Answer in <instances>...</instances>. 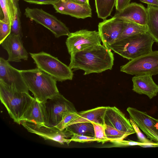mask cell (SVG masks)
<instances>
[{"instance_id":"cell-13","label":"cell","mask_w":158,"mask_h":158,"mask_svg":"<svg viewBox=\"0 0 158 158\" xmlns=\"http://www.w3.org/2000/svg\"><path fill=\"white\" fill-rule=\"evenodd\" d=\"M130 118L150 140L158 143V132L155 127V118L146 112L128 107L127 109Z\"/></svg>"},{"instance_id":"cell-31","label":"cell","mask_w":158,"mask_h":158,"mask_svg":"<svg viewBox=\"0 0 158 158\" xmlns=\"http://www.w3.org/2000/svg\"><path fill=\"white\" fill-rule=\"evenodd\" d=\"M114 147H122L134 146H139L142 147L149 146L147 144L139 142H135L132 140H125L124 139L115 140L111 142Z\"/></svg>"},{"instance_id":"cell-11","label":"cell","mask_w":158,"mask_h":158,"mask_svg":"<svg viewBox=\"0 0 158 158\" xmlns=\"http://www.w3.org/2000/svg\"><path fill=\"white\" fill-rule=\"evenodd\" d=\"M20 124L31 133L42 137L45 140H51L61 144L66 143L69 145L71 141L64 130L61 131L55 127L40 125L21 121Z\"/></svg>"},{"instance_id":"cell-14","label":"cell","mask_w":158,"mask_h":158,"mask_svg":"<svg viewBox=\"0 0 158 158\" xmlns=\"http://www.w3.org/2000/svg\"><path fill=\"white\" fill-rule=\"evenodd\" d=\"M22 37L13 33H10L0 44L8 54L7 61L19 62L21 60H27L28 55L24 47Z\"/></svg>"},{"instance_id":"cell-7","label":"cell","mask_w":158,"mask_h":158,"mask_svg":"<svg viewBox=\"0 0 158 158\" xmlns=\"http://www.w3.org/2000/svg\"><path fill=\"white\" fill-rule=\"evenodd\" d=\"M120 71L135 76L158 74V50L131 60L120 67Z\"/></svg>"},{"instance_id":"cell-8","label":"cell","mask_w":158,"mask_h":158,"mask_svg":"<svg viewBox=\"0 0 158 158\" xmlns=\"http://www.w3.org/2000/svg\"><path fill=\"white\" fill-rule=\"evenodd\" d=\"M24 15L36 23L49 30L56 38L70 34L69 29L66 25L56 17L41 9L27 7Z\"/></svg>"},{"instance_id":"cell-33","label":"cell","mask_w":158,"mask_h":158,"mask_svg":"<svg viewBox=\"0 0 158 158\" xmlns=\"http://www.w3.org/2000/svg\"><path fill=\"white\" fill-rule=\"evenodd\" d=\"M71 140L72 141L84 143L96 141L94 137L73 134L71 137Z\"/></svg>"},{"instance_id":"cell-12","label":"cell","mask_w":158,"mask_h":158,"mask_svg":"<svg viewBox=\"0 0 158 158\" xmlns=\"http://www.w3.org/2000/svg\"><path fill=\"white\" fill-rule=\"evenodd\" d=\"M124 27V21L114 16L99 23L98 32L103 45L109 49L110 46L117 41Z\"/></svg>"},{"instance_id":"cell-2","label":"cell","mask_w":158,"mask_h":158,"mask_svg":"<svg viewBox=\"0 0 158 158\" xmlns=\"http://www.w3.org/2000/svg\"><path fill=\"white\" fill-rule=\"evenodd\" d=\"M20 71L29 90L39 101L42 102L59 93L57 80L37 68Z\"/></svg>"},{"instance_id":"cell-16","label":"cell","mask_w":158,"mask_h":158,"mask_svg":"<svg viewBox=\"0 0 158 158\" xmlns=\"http://www.w3.org/2000/svg\"><path fill=\"white\" fill-rule=\"evenodd\" d=\"M104 119L106 125L130 135L135 133L129 119L115 106H107Z\"/></svg>"},{"instance_id":"cell-21","label":"cell","mask_w":158,"mask_h":158,"mask_svg":"<svg viewBox=\"0 0 158 158\" xmlns=\"http://www.w3.org/2000/svg\"><path fill=\"white\" fill-rule=\"evenodd\" d=\"M146 8L148 32L158 44V6L148 5Z\"/></svg>"},{"instance_id":"cell-28","label":"cell","mask_w":158,"mask_h":158,"mask_svg":"<svg viewBox=\"0 0 158 158\" xmlns=\"http://www.w3.org/2000/svg\"><path fill=\"white\" fill-rule=\"evenodd\" d=\"M21 13L18 6L15 11L11 24V33L19 35L22 38L23 35L20 22Z\"/></svg>"},{"instance_id":"cell-38","label":"cell","mask_w":158,"mask_h":158,"mask_svg":"<svg viewBox=\"0 0 158 158\" xmlns=\"http://www.w3.org/2000/svg\"><path fill=\"white\" fill-rule=\"evenodd\" d=\"M155 127L158 132V119L155 118Z\"/></svg>"},{"instance_id":"cell-20","label":"cell","mask_w":158,"mask_h":158,"mask_svg":"<svg viewBox=\"0 0 158 158\" xmlns=\"http://www.w3.org/2000/svg\"><path fill=\"white\" fill-rule=\"evenodd\" d=\"M21 121L38 124L45 125L41 102L34 98L31 105L23 115Z\"/></svg>"},{"instance_id":"cell-32","label":"cell","mask_w":158,"mask_h":158,"mask_svg":"<svg viewBox=\"0 0 158 158\" xmlns=\"http://www.w3.org/2000/svg\"><path fill=\"white\" fill-rule=\"evenodd\" d=\"M11 24L0 20V44L10 34Z\"/></svg>"},{"instance_id":"cell-15","label":"cell","mask_w":158,"mask_h":158,"mask_svg":"<svg viewBox=\"0 0 158 158\" xmlns=\"http://www.w3.org/2000/svg\"><path fill=\"white\" fill-rule=\"evenodd\" d=\"M52 5L57 12L62 14L77 19L92 17V9L89 4H79L71 0H60Z\"/></svg>"},{"instance_id":"cell-17","label":"cell","mask_w":158,"mask_h":158,"mask_svg":"<svg viewBox=\"0 0 158 158\" xmlns=\"http://www.w3.org/2000/svg\"><path fill=\"white\" fill-rule=\"evenodd\" d=\"M114 16L124 21L144 26L147 25V8L141 4L135 2L130 3L121 10L117 11Z\"/></svg>"},{"instance_id":"cell-26","label":"cell","mask_w":158,"mask_h":158,"mask_svg":"<svg viewBox=\"0 0 158 158\" xmlns=\"http://www.w3.org/2000/svg\"><path fill=\"white\" fill-rule=\"evenodd\" d=\"M105 132L108 142L124 139L130 135L129 134L120 131L105 124Z\"/></svg>"},{"instance_id":"cell-27","label":"cell","mask_w":158,"mask_h":158,"mask_svg":"<svg viewBox=\"0 0 158 158\" xmlns=\"http://www.w3.org/2000/svg\"><path fill=\"white\" fill-rule=\"evenodd\" d=\"M94 129L95 138L97 142L104 144L108 142L105 132V124L92 122Z\"/></svg>"},{"instance_id":"cell-6","label":"cell","mask_w":158,"mask_h":158,"mask_svg":"<svg viewBox=\"0 0 158 158\" xmlns=\"http://www.w3.org/2000/svg\"><path fill=\"white\" fill-rule=\"evenodd\" d=\"M41 102L47 126L55 127L68 113L77 112L73 104L60 93Z\"/></svg>"},{"instance_id":"cell-10","label":"cell","mask_w":158,"mask_h":158,"mask_svg":"<svg viewBox=\"0 0 158 158\" xmlns=\"http://www.w3.org/2000/svg\"><path fill=\"white\" fill-rule=\"evenodd\" d=\"M0 81L18 91L29 93L20 70L13 67L2 57L0 58Z\"/></svg>"},{"instance_id":"cell-30","label":"cell","mask_w":158,"mask_h":158,"mask_svg":"<svg viewBox=\"0 0 158 158\" xmlns=\"http://www.w3.org/2000/svg\"><path fill=\"white\" fill-rule=\"evenodd\" d=\"M78 116L77 112L69 113L66 114L60 122L55 127L60 130L63 131L73 120L77 118Z\"/></svg>"},{"instance_id":"cell-5","label":"cell","mask_w":158,"mask_h":158,"mask_svg":"<svg viewBox=\"0 0 158 158\" xmlns=\"http://www.w3.org/2000/svg\"><path fill=\"white\" fill-rule=\"evenodd\" d=\"M37 68L55 78L63 82L72 80L73 73L69 66L55 57L44 52L30 53Z\"/></svg>"},{"instance_id":"cell-35","label":"cell","mask_w":158,"mask_h":158,"mask_svg":"<svg viewBox=\"0 0 158 158\" xmlns=\"http://www.w3.org/2000/svg\"><path fill=\"white\" fill-rule=\"evenodd\" d=\"M131 0H116L115 6L117 11L121 10L129 4Z\"/></svg>"},{"instance_id":"cell-3","label":"cell","mask_w":158,"mask_h":158,"mask_svg":"<svg viewBox=\"0 0 158 158\" xmlns=\"http://www.w3.org/2000/svg\"><path fill=\"white\" fill-rule=\"evenodd\" d=\"M154 42L152 36L147 32L117 41L109 49L122 57L131 60L152 52Z\"/></svg>"},{"instance_id":"cell-24","label":"cell","mask_w":158,"mask_h":158,"mask_svg":"<svg viewBox=\"0 0 158 158\" xmlns=\"http://www.w3.org/2000/svg\"><path fill=\"white\" fill-rule=\"evenodd\" d=\"M124 21V28L116 41L133 35L148 32L147 26L142 25L130 22Z\"/></svg>"},{"instance_id":"cell-29","label":"cell","mask_w":158,"mask_h":158,"mask_svg":"<svg viewBox=\"0 0 158 158\" xmlns=\"http://www.w3.org/2000/svg\"><path fill=\"white\" fill-rule=\"evenodd\" d=\"M129 120L135 130V133H136L138 142L146 144L150 147H158V143L153 142L152 140H149L148 138H147L145 137L142 133L136 124L131 118H130Z\"/></svg>"},{"instance_id":"cell-9","label":"cell","mask_w":158,"mask_h":158,"mask_svg":"<svg viewBox=\"0 0 158 158\" xmlns=\"http://www.w3.org/2000/svg\"><path fill=\"white\" fill-rule=\"evenodd\" d=\"M66 45L69 54L101 44L98 31L82 29L70 33L68 36Z\"/></svg>"},{"instance_id":"cell-4","label":"cell","mask_w":158,"mask_h":158,"mask_svg":"<svg viewBox=\"0 0 158 158\" xmlns=\"http://www.w3.org/2000/svg\"><path fill=\"white\" fill-rule=\"evenodd\" d=\"M0 99L11 118L20 124L34 98L29 93L18 91L0 81Z\"/></svg>"},{"instance_id":"cell-34","label":"cell","mask_w":158,"mask_h":158,"mask_svg":"<svg viewBox=\"0 0 158 158\" xmlns=\"http://www.w3.org/2000/svg\"><path fill=\"white\" fill-rule=\"evenodd\" d=\"M27 2L40 5H52L60 0H23Z\"/></svg>"},{"instance_id":"cell-18","label":"cell","mask_w":158,"mask_h":158,"mask_svg":"<svg viewBox=\"0 0 158 158\" xmlns=\"http://www.w3.org/2000/svg\"><path fill=\"white\" fill-rule=\"evenodd\" d=\"M150 74L136 75L132 79L133 91L139 94L147 96L150 99L158 93V85L154 81Z\"/></svg>"},{"instance_id":"cell-37","label":"cell","mask_w":158,"mask_h":158,"mask_svg":"<svg viewBox=\"0 0 158 158\" xmlns=\"http://www.w3.org/2000/svg\"><path fill=\"white\" fill-rule=\"evenodd\" d=\"M78 4H89V0H71Z\"/></svg>"},{"instance_id":"cell-22","label":"cell","mask_w":158,"mask_h":158,"mask_svg":"<svg viewBox=\"0 0 158 158\" xmlns=\"http://www.w3.org/2000/svg\"><path fill=\"white\" fill-rule=\"evenodd\" d=\"M69 137L73 134L94 137V132L93 125L91 122H81L71 124L64 129Z\"/></svg>"},{"instance_id":"cell-1","label":"cell","mask_w":158,"mask_h":158,"mask_svg":"<svg viewBox=\"0 0 158 158\" xmlns=\"http://www.w3.org/2000/svg\"><path fill=\"white\" fill-rule=\"evenodd\" d=\"M111 50L100 44L74 52L70 54L69 66L83 70L84 75L111 70L114 59Z\"/></svg>"},{"instance_id":"cell-36","label":"cell","mask_w":158,"mask_h":158,"mask_svg":"<svg viewBox=\"0 0 158 158\" xmlns=\"http://www.w3.org/2000/svg\"><path fill=\"white\" fill-rule=\"evenodd\" d=\"M148 5L158 6V0H139Z\"/></svg>"},{"instance_id":"cell-23","label":"cell","mask_w":158,"mask_h":158,"mask_svg":"<svg viewBox=\"0 0 158 158\" xmlns=\"http://www.w3.org/2000/svg\"><path fill=\"white\" fill-rule=\"evenodd\" d=\"M18 0H0L1 16L0 20L11 24L16 9L19 6Z\"/></svg>"},{"instance_id":"cell-25","label":"cell","mask_w":158,"mask_h":158,"mask_svg":"<svg viewBox=\"0 0 158 158\" xmlns=\"http://www.w3.org/2000/svg\"><path fill=\"white\" fill-rule=\"evenodd\" d=\"M116 0H95L98 17L104 20L110 16L115 6Z\"/></svg>"},{"instance_id":"cell-19","label":"cell","mask_w":158,"mask_h":158,"mask_svg":"<svg viewBox=\"0 0 158 158\" xmlns=\"http://www.w3.org/2000/svg\"><path fill=\"white\" fill-rule=\"evenodd\" d=\"M106 108L107 106H100L78 112V117L67 127L73 124L81 122H94L102 124H105L104 118Z\"/></svg>"}]
</instances>
